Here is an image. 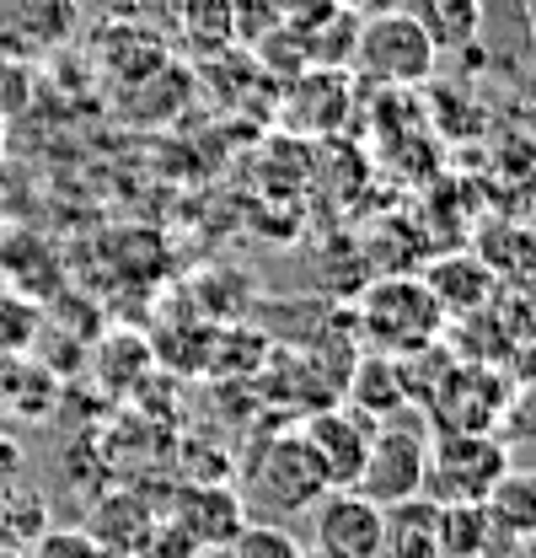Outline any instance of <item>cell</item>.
I'll return each mask as SVG.
<instances>
[{
  "label": "cell",
  "mask_w": 536,
  "mask_h": 558,
  "mask_svg": "<svg viewBox=\"0 0 536 558\" xmlns=\"http://www.w3.org/2000/svg\"><path fill=\"white\" fill-rule=\"evenodd\" d=\"M424 468H429V418L398 409L376 424V446H370L354 488L376 505H398V499L424 494Z\"/></svg>",
  "instance_id": "obj_4"
},
{
  "label": "cell",
  "mask_w": 536,
  "mask_h": 558,
  "mask_svg": "<svg viewBox=\"0 0 536 558\" xmlns=\"http://www.w3.org/2000/svg\"><path fill=\"white\" fill-rule=\"evenodd\" d=\"M0 468H11V473H16V468H22V451H16V446H11V440H0Z\"/></svg>",
  "instance_id": "obj_25"
},
{
  "label": "cell",
  "mask_w": 536,
  "mask_h": 558,
  "mask_svg": "<svg viewBox=\"0 0 536 558\" xmlns=\"http://www.w3.org/2000/svg\"><path fill=\"white\" fill-rule=\"evenodd\" d=\"M402 11L424 27L435 54L472 49L477 33H483V0H402Z\"/></svg>",
  "instance_id": "obj_13"
},
{
  "label": "cell",
  "mask_w": 536,
  "mask_h": 558,
  "mask_svg": "<svg viewBox=\"0 0 536 558\" xmlns=\"http://www.w3.org/2000/svg\"><path fill=\"white\" fill-rule=\"evenodd\" d=\"M349 86H343V70H328V65H306L301 70V81L290 86V102H284V113H290V124L306 113V130L312 135H328L338 130V119L349 113Z\"/></svg>",
  "instance_id": "obj_12"
},
{
  "label": "cell",
  "mask_w": 536,
  "mask_h": 558,
  "mask_svg": "<svg viewBox=\"0 0 536 558\" xmlns=\"http://www.w3.org/2000/svg\"><path fill=\"white\" fill-rule=\"evenodd\" d=\"M424 418H429V429H494L499 418H510V387L494 371L446 365L435 376Z\"/></svg>",
  "instance_id": "obj_6"
},
{
  "label": "cell",
  "mask_w": 536,
  "mask_h": 558,
  "mask_svg": "<svg viewBox=\"0 0 536 558\" xmlns=\"http://www.w3.org/2000/svg\"><path fill=\"white\" fill-rule=\"evenodd\" d=\"M381 558H440V505L429 494L381 505Z\"/></svg>",
  "instance_id": "obj_10"
},
{
  "label": "cell",
  "mask_w": 536,
  "mask_h": 558,
  "mask_svg": "<svg viewBox=\"0 0 536 558\" xmlns=\"http://www.w3.org/2000/svg\"><path fill=\"white\" fill-rule=\"evenodd\" d=\"M354 70L376 86H429L435 75V44L424 38V27L407 11H381V16H360L354 27Z\"/></svg>",
  "instance_id": "obj_3"
},
{
  "label": "cell",
  "mask_w": 536,
  "mask_h": 558,
  "mask_svg": "<svg viewBox=\"0 0 536 558\" xmlns=\"http://www.w3.org/2000/svg\"><path fill=\"white\" fill-rule=\"evenodd\" d=\"M183 27L194 33L204 49H226L231 44V0H183Z\"/></svg>",
  "instance_id": "obj_21"
},
{
  "label": "cell",
  "mask_w": 536,
  "mask_h": 558,
  "mask_svg": "<svg viewBox=\"0 0 536 558\" xmlns=\"http://www.w3.org/2000/svg\"><path fill=\"white\" fill-rule=\"evenodd\" d=\"M504 554H515V543H532L536 537V468H510L499 484L488 488L483 499Z\"/></svg>",
  "instance_id": "obj_11"
},
{
  "label": "cell",
  "mask_w": 536,
  "mask_h": 558,
  "mask_svg": "<svg viewBox=\"0 0 536 558\" xmlns=\"http://www.w3.org/2000/svg\"><path fill=\"white\" fill-rule=\"evenodd\" d=\"M338 0H279V16H284V27L290 33H312V27H322V22H333Z\"/></svg>",
  "instance_id": "obj_23"
},
{
  "label": "cell",
  "mask_w": 536,
  "mask_h": 558,
  "mask_svg": "<svg viewBox=\"0 0 536 558\" xmlns=\"http://www.w3.org/2000/svg\"><path fill=\"white\" fill-rule=\"evenodd\" d=\"M226 558H301V543L279 526V521H247L231 543Z\"/></svg>",
  "instance_id": "obj_17"
},
{
  "label": "cell",
  "mask_w": 536,
  "mask_h": 558,
  "mask_svg": "<svg viewBox=\"0 0 536 558\" xmlns=\"http://www.w3.org/2000/svg\"><path fill=\"white\" fill-rule=\"evenodd\" d=\"M322 494H328V473L301 429L264 440V451L253 457V473H247L253 505H264L268 515H290V510H312Z\"/></svg>",
  "instance_id": "obj_5"
},
{
  "label": "cell",
  "mask_w": 536,
  "mask_h": 558,
  "mask_svg": "<svg viewBox=\"0 0 536 558\" xmlns=\"http://www.w3.org/2000/svg\"><path fill=\"white\" fill-rule=\"evenodd\" d=\"M0 521H5V488H0Z\"/></svg>",
  "instance_id": "obj_28"
},
{
  "label": "cell",
  "mask_w": 536,
  "mask_h": 558,
  "mask_svg": "<svg viewBox=\"0 0 536 558\" xmlns=\"http://www.w3.org/2000/svg\"><path fill=\"white\" fill-rule=\"evenodd\" d=\"M134 558H199V548H194L172 521H156V526L145 532V543L134 548Z\"/></svg>",
  "instance_id": "obj_22"
},
{
  "label": "cell",
  "mask_w": 536,
  "mask_h": 558,
  "mask_svg": "<svg viewBox=\"0 0 536 558\" xmlns=\"http://www.w3.org/2000/svg\"><path fill=\"white\" fill-rule=\"evenodd\" d=\"M279 27H284L279 0H231V44L258 49V44H264V38H273Z\"/></svg>",
  "instance_id": "obj_18"
},
{
  "label": "cell",
  "mask_w": 536,
  "mask_h": 558,
  "mask_svg": "<svg viewBox=\"0 0 536 558\" xmlns=\"http://www.w3.org/2000/svg\"><path fill=\"white\" fill-rule=\"evenodd\" d=\"M312 537L333 558H381V505L360 488H328L312 505Z\"/></svg>",
  "instance_id": "obj_8"
},
{
  "label": "cell",
  "mask_w": 536,
  "mask_h": 558,
  "mask_svg": "<svg viewBox=\"0 0 536 558\" xmlns=\"http://www.w3.org/2000/svg\"><path fill=\"white\" fill-rule=\"evenodd\" d=\"M27 558H113V554L81 526H44L27 543Z\"/></svg>",
  "instance_id": "obj_19"
},
{
  "label": "cell",
  "mask_w": 536,
  "mask_h": 558,
  "mask_svg": "<svg viewBox=\"0 0 536 558\" xmlns=\"http://www.w3.org/2000/svg\"><path fill=\"white\" fill-rule=\"evenodd\" d=\"M424 284L435 290V301H440L446 317H451V312H477L483 295L494 290V269H488L483 258H440Z\"/></svg>",
  "instance_id": "obj_16"
},
{
  "label": "cell",
  "mask_w": 536,
  "mask_h": 558,
  "mask_svg": "<svg viewBox=\"0 0 536 558\" xmlns=\"http://www.w3.org/2000/svg\"><path fill=\"white\" fill-rule=\"evenodd\" d=\"M199 554L209 548H226L242 526H247V499L236 488H220V484H183L172 494V515H167Z\"/></svg>",
  "instance_id": "obj_9"
},
{
  "label": "cell",
  "mask_w": 536,
  "mask_h": 558,
  "mask_svg": "<svg viewBox=\"0 0 536 558\" xmlns=\"http://www.w3.org/2000/svg\"><path fill=\"white\" fill-rule=\"evenodd\" d=\"M510 446L494 429H429L424 494L435 505H483L488 488L510 473Z\"/></svg>",
  "instance_id": "obj_2"
},
{
  "label": "cell",
  "mask_w": 536,
  "mask_h": 558,
  "mask_svg": "<svg viewBox=\"0 0 536 558\" xmlns=\"http://www.w3.org/2000/svg\"><path fill=\"white\" fill-rule=\"evenodd\" d=\"M38 339V306L16 290L0 295V354H22V349Z\"/></svg>",
  "instance_id": "obj_20"
},
{
  "label": "cell",
  "mask_w": 536,
  "mask_h": 558,
  "mask_svg": "<svg viewBox=\"0 0 536 558\" xmlns=\"http://www.w3.org/2000/svg\"><path fill=\"white\" fill-rule=\"evenodd\" d=\"M301 558H333V554H322V548H301Z\"/></svg>",
  "instance_id": "obj_27"
},
{
  "label": "cell",
  "mask_w": 536,
  "mask_h": 558,
  "mask_svg": "<svg viewBox=\"0 0 536 558\" xmlns=\"http://www.w3.org/2000/svg\"><path fill=\"white\" fill-rule=\"evenodd\" d=\"M349 403L370 418H387V414H398V409H407L402 360H392V354H365V360H354V371H349Z\"/></svg>",
  "instance_id": "obj_14"
},
{
  "label": "cell",
  "mask_w": 536,
  "mask_h": 558,
  "mask_svg": "<svg viewBox=\"0 0 536 558\" xmlns=\"http://www.w3.org/2000/svg\"><path fill=\"white\" fill-rule=\"evenodd\" d=\"M0 558H27V548H0Z\"/></svg>",
  "instance_id": "obj_26"
},
{
  "label": "cell",
  "mask_w": 536,
  "mask_h": 558,
  "mask_svg": "<svg viewBox=\"0 0 536 558\" xmlns=\"http://www.w3.org/2000/svg\"><path fill=\"white\" fill-rule=\"evenodd\" d=\"M349 16H381V11H402V0H338Z\"/></svg>",
  "instance_id": "obj_24"
},
{
  "label": "cell",
  "mask_w": 536,
  "mask_h": 558,
  "mask_svg": "<svg viewBox=\"0 0 536 558\" xmlns=\"http://www.w3.org/2000/svg\"><path fill=\"white\" fill-rule=\"evenodd\" d=\"M440 558H504L483 505H440Z\"/></svg>",
  "instance_id": "obj_15"
},
{
  "label": "cell",
  "mask_w": 536,
  "mask_h": 558,
  "mask_svg": "<svg viewBox=\"0 0 536 558\" xmlns=\"http://www.w3.org/2000/svg\"><path fill=\"white\" fill-rule=\"evenodd\" d=\"M446 328V312L435 301V290L424 279H376L360 301V333L376 354H392V360H407L418 349H429Z\"/></svg>",
  "instance_id": "obj_1"
},
{
  "label": "cell",
  "mask_w": 536,
  "mask_h": 558,
  "mask_svg": "<svg viewBox=\"0 0 536 558\" xmlns=\"http://www.w3.org/2000/svg\"><path fill=\"white\" fill-rule=\"evenodd\" d=\"M376 424H381V418L360 414L354 403L322 409V414H312L306 424H301L306 446L317 451V462H322V473H328V488H354L360 484L365 457H370V446H376Z\"/></svg>",
  "instance_id": "obj_7"
}]
</instances>
